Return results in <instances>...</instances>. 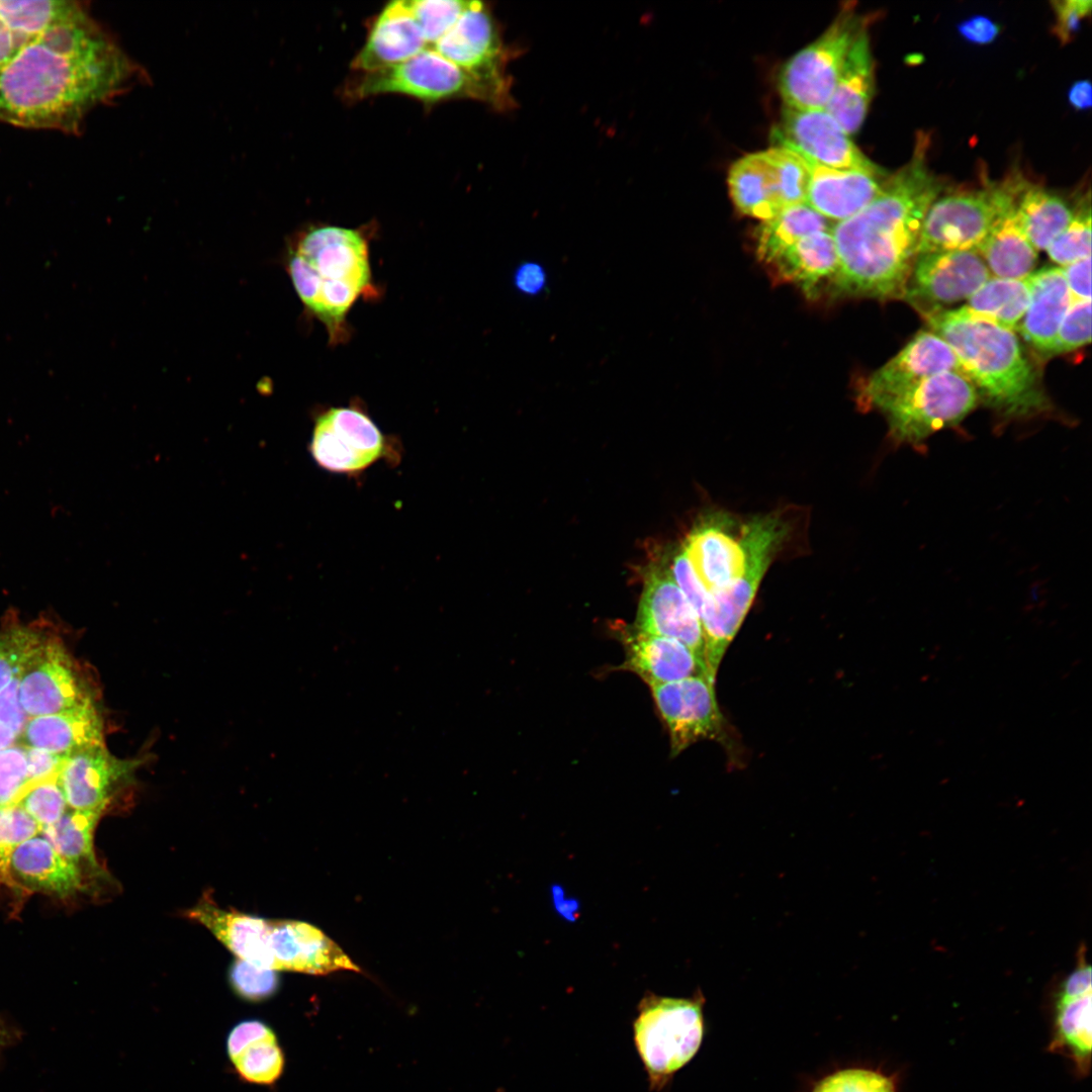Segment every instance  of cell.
<instances>
[{
	"mask_svg": "<svg viewBox=\"0 0 1092 1092\" xmlns=\"http://www.w3.org/2000/svg\"><path fill=\"white\" fill-rule=\"evenodd\" d=\"M1091 992V968L1085 962L1084 953H1080L1078 967L1064 980L1060 995L1076 996Z\"/></svg>",
	"mask_w": 1092,
	"mask_h": 1092,
	"instance_id": "obj_57",
	"label": "cell"
},
{
	"mask_svg": "<svg viewBox=\"0 0 1092 1092\" xmlns=\"http://www.w3.org/2000/svg\"><path fill=\"white\" fill-rule=\"evenodd\" d=\"M1055 12L1053 32L1062 43H1067L1079 31L1081 23L1091 13L1090 0H1059L1052 2Z\"/></svg>",
	"mask_w": 1092,
	"mask_h": 1092,
	"instance_id": "obj_49",
	"label": "cell"
},
{
	"mask_svg": "<svg viewBox=\"0 0 1092 1092\" xmlns=\"http://www.w3.org/2000/svg\"><path fill=\"white\" fill-rule=\"evenodd\" d=\"M715 679L707 675L651 687L656 707L670 737L671 756L704 739H721L724 718L719 709Z\"/></svg>",
	"mask_w": 1092,
	"mask_h": 1092,
	"instance_id": "obj_16",
	"label": "cell"
},
{
	"mask_svg": "<svg viewBox=\"0 0 1092 1092\" xmlns=\"http://www.w3.org/2000/svg\"><path fill=\"white\" fill-rule=\"evenodd\" d=\"M16 1038V1031L0 1019V1054Z\"/></svg>",
	"mask_w": 1092,
	"mask_h": 1092,
	"instance_id": "obj_60",
	"label": "cell"
},
{
	"mask_svg": "<svg viewBox=\"0 0 1092 1092\" xmlns=\"http://www.w3.org/2000/svg\"><path fill=\"white\" fill-rule=\"evenodd\" d=\"M104 810H67L56 823L42 828L40 834L61 855L78 867L81 862H87L97 868L93 837Z\"/></svg>",
	"mask_w": 1092,
	"mask_h": 1092,
	"instance_id": "obj_36",
	"label": "cell"
},
{
	"mask_svg": "<svg viewBox=\"0 0 1092 1092\" xmlns=\"http://www.w3.org/2000/svg\"><path fill=\"white\" fill-rule=\"evenodd\" d=\"M769 563L758 564L726 586L709 594L699 613L705 660L713 677L727 647L738 632Z\"/></svg>",
	"mask_w": 1092,
	"mask_h": 1092,
	"instance_id": "obj_22",
	"label": "cell"
},
{
	"mask_svg": "<svg viewBox=\"0 0 1092 1092\" xmlns=\"http://www.w3.org/2000/svg\"><path fill=\"white\" fill-rule=\"evenodd\" d=\"M28 41L16 35L0 18V69H2L15 54Z\"/></svg>",
	"mask_w": 1092,
	"mask_h": 1092,
	"instance_id": "obj_58",
	"label": "cell"
},
{
	"mask_svg": "<svg viewBox=\"0 0 1092 1092\" xmlns=\"http://www.w3.org/2000/svg\"><path fill=\"white\" fill-rule=\"evenodd\" d=\"M24 748L28 788L46 781L57 780L60 778L61 771L69 756L33 747L24 746Z\"/></svg>",
	"mask_w": 1092,
	"mask_h": 1092,
	"instance_id": "obj_51",
	"label": "cell"
},
{
	"mask_svg": "<svg viewBox=\"0 0 1092 1092\" xmlns=\"http://www.w3.org/2000/svg\"><path fill=\"white\" fill-rule=\"evenodd\" d=\"M812 1092H895L893 1081L876 1071L845 1069L822 1079Z\"/></svg>",
	"mask_w": 1092,
	"mask_h": 1092,
	"instance_id": "obj_45",
	"label": "cell"
},
{
	"mask_svg": "<svg viewBox=\"0 0 1092 1092\" xmlns=\"http://www.w3.org/2000/svg\"><path fill=\"white\" fill-rule=\"evenodd\" d=\"M1050 258L1059 265L1091 257L1090 195L1079 200L1072 220L1046 248Z\"/></svg>",
	"mask_w": 1092,
	"mask_h": 1092,
	"instance_id": "obj_39",
	"label": "cell"
},
{
	"mask_svg": "<svg viewBox=\"0 0 1092 1092\" xmlns=\"http://www.w3.org/2000/svg\"><path fill=\"white\" fill-rule=\"evenodd\" d=\"M635 628L648 634L677 639L705 659L700 617L668 569L653 567L647 573Z\"/></svg>",
	"mask_w": 1092,
	"mask_h": 1092,
	"instance_id": "obj_20",
	"label": "cell"
},
{
	"mask_svg": "<svg viewBox=\"0 0 1092 1092\" xmlns=\"http://www.w3.org/2000/svg\"><path fill=\"white\" fill-rule=\"evenodd\" d=\"M832 225L806 203L790 206L776 216L761 221L755 233L756 255L767 265L799 239L816 232L831 230Z\"/></svg>",
	"mask_w": 1092,
	"mask_h": 1092,
	"instance_id": "obj_35",
	"label": "cell"
},
{
	"mask_svg": "<svg viewBox=\"0 0 1092 1092\" xmlns=\"http://www.w3.org/2000/svg\"><path fill=\"white\" fill-rule=\"evenodd\" d=\"M863 27L866 22L848 4L817 39L794 55L784 65L778 78L779 92L785 106L805 110L825 109L849 48Z\"/></svg>",
	"mask_w": 1092,
	"mask_h": 1092,
	"instance_id": "obj_10",
	"label": "cell"
},
{
	"mask_svg": "<svg viewBox=\"0 0 1092 1092\" xmlns=\"http://www.w3.org/2000/svg\"><path fill=\"white\" fill-rule=\"evenodd\" d=\"M24 746L67 755L103 745V722L93 702L53 715L29 718L21 733Z\"/></svg>",
	"mask_w": 1092,
	"mask_h": 1092,
	"instance_id": "obj_29",
	"label": "cell"
},
{
	"mask_svg": "<svg viewBox=\"0 0 1092 1092\" xmlns=\"http://www.w3.org/2000/svg\"><path fill=\"white\" fill-rule=\"evenodd\" d=\"M976 251L998 278H1025L1037 261V251L1025 236L1015 206L997 221Z\"/></svg>",
	"mask_w": 1092,
	"mask_h": 1092,
	"instance_id": "obj_32",
	"label": "cell"
},
{
	"mask_svg": "<svg viewBox=\"0 0 1092 1092\" xmlns=\"http://www.w3.org/2000/svg\"><path fill=\"white\" fill-rule=\"evenodd\" d=\"M547 281L545 268L535 261H525L519 264L513 274V284L516 290L526 296H536L542 293L546 288Z\"/></svg>",
	"mask_w": 1092,
	"mask_h": 1092,
	"instance_id": "obj_54",
	"label": "cell"
},
{
	"mask_svg": "<svg viewBox=\"0 0 1092 1092\" xmlns=\"http://www.w3.org/2000/svg\"><path fill=\"white\" fill-rule=\"evenodd\" d=\"M1091 341V300H1073L1055 342L1053 356L1071 353Z\"/></svg>",
	"mask_w": 1092,
	"mask_h": 1092,
	"instance_id": "obj_46",
	"label": "cell"
},
{
	"mask_svg": "<svg viewBox=\"0 0 1092 1092\" xmlns=\"http://www.w3.org/2000/svg\"><path fill=\"white\" fill-rule=\"evenodd\" d=\"M8 868L32 888L59 897L71 896L83 886L80 868L61 855L41 834L16 845Z\"/></svg>",
	"mask_w": 1092,
	"mask_h": 1092,
	"instance_id": "obj_31",
	"label": "cell"
},
{
	"mask_svg": "<svg viewBox=\"0 0 1092 1092\" xmlns=\"http://www.w3.org/2000/svg\"><path fill=\"white\" fill-rule=\"evenodd\" d=\"M384 449V436L357 406L331 407L315 419L309 452L326 470L358 473L379 460Z\"/></svg>",
	"mask_w": 1092,
	"mask_h": 1092,
	"instance_id": "obj_14",
	"label": "cell"
},
{
	"mask_svg": "<svg viewBox=\"0 0 1092 1092\" xmlns=\"http://www.w3.org/2000/svg\"><path fill=\"white\" fill-rule=\"evenodd\" d=\"M144 78L80 4L0 69V119L75 132L93 108Z\"/></svg>",
	"mask_w": 1092,
	"mask_h": 1092,
	"instance_id": "obj_1",
	"label": "cell"
},
{
	"mask_svg": "<svg viewBox=\"0 0 1092 1092\" xmlns=\"http://www.w3.org/2000/svg\"><path fill=\"white\" fill-rule=\"evenodd\" d=\"M770 141L774 147L792 150L828 168L883 176V171L824 109L784 106L779 122L771 129Z\"/></svg>",
	"mask_w": 1092,
	"mask_h": 1092,
	"instance_id": "obj_15",
	"label": "cell"
},
{
	"mask_svg": "<svg viewBox=\"0 0 1092 1092\" xmlns=\"http://www.w3.org/2000/svg\"><path fill=\"white\" fill-rule=\"evenodd\" d=\"M809 175L800 155L771 147L743 156L728 172L730 197L742 214L767 220L785 208L805 203Z\"/></svg>",
	"mask_w": 1092,
	"mask_h": 1092,
	"instance_id": "obj_11",
	"label": "cell"
},
{
	"mask_svg": "<svg viewBox=\"0 0 1092 1092\" xmlns=\"http://www.w3.org/2000/svg\"><path fill=\"white\" fill-rule=\"evenodd\" d=\"M973 383L961 372L928 377L881 406L897 445L922 447L935 433L960 425L978 405Z\"/></svg>",
	"mask_w": 1092,
	"mask_h": 1092,
	"instance_id": "obj_8",
	"label": "cell"
},
{
	"mask_svg": "<svg viewBox=\"0 0 1092 1092\" xmlns=\"http://www.w3.org/2000/svg\"><path fill=\"white\" fill-rule=\"evenodd\" d=\"M186 916L207 928L238 960L277 972L269 943L271 921L222 909L210 897H203Z\"/></svg>",
	"mask_w": 1092,
	"mask_h": 1092,
	"instance_id": "obj_26",
	"label": "cell"
},
{
	"mask_svg": "<svg viewBox=\"0 0 1092 1092\" xmlns=\"http://www.w3.org/2000/svg\"><path fill=\"white\" fill-rule=\"evenodd\" d=\"M272 1029L264 1022L257 1019L244 1020L238 1023L230 1031L226 1049L231 1060L238 1057L251 1044L269 1038H275Z\"/></svg>",
	"mask_w": 1092,
	"mask_h": 1092,
	"instance_id": "obj_52",
	"label": "cell"
},
{
	"mask_svg": "<svg viewBox=\"0 0 1092 1092\" xmlns=\"http://www.w3.org/2000/svg\"><path fill=\"white\" fill-rule=\"evenodd\" d=\"M28 788L24 746L0 749V809L18 805Z\"/></svg>",
	"mask_w": 1092,
	"mask_h": 1092,
	"instance_id": "obj_44",
	"label": "cell"
},
{
	"mask_svg": "<svg viewBox=\"0 0 1092 1092\" xmlns=\"http://www.w3.org/2000/svg\"><path fill=\"white\" fill-rule=\"evenodd\" d=\"M428 49L488 88L504 108L511 107L510 81L505 70L508 56L497 24L485 3L468 1L453 26Z\"/></svg>",
	"mask_w": 1092,
	"mask_h": 1092,
	"instance_id": "obj_12",
	"label": "cell"
},
{
	"mask_svg": "<svg viewBox=\"0 0 1092 1092\" xmlns=\"http://www.w3.org/2000/svg\"><path fill=\"white\" fill-rule=\"evenodd\" d=\"M229 977L235 992L250 1001L266 999L278 987L276 971L261 969L238 959L232 965Z\"/></svg>",
	"mask_w": 1092,
	"mask_h": 1092,
	"instance_id": "obj_47",
	"label": "cell"
},
{
	"mask_svg": "<svg viewBox=\"0 0 1092 1092\" xmlns=\"http://www.w3.org/2000/svg\"><path fill=\"white\" fill-rule=\"evenodd\" d=\"M703 996L649 994L638 1005L634 1042L651 1090H661L697 1054L704 1035Z\"/></svg>",
	"mask_w": 1092,
	"mask_h": 1092,
	"instance_id": "obj_6",
	"label": "cell"
},
{
	"mask_svg": "<svg viewBox=\"0 0 1092 1092\" xmlns=\"http://www.w3.org/2000/svg\"><path fill=\"white\" fill-rule=\"evenodd\" d=\"M1026 183L1013 174L982 188L940 194L926 212L917 254L977 250L997 221L1015 206Z\"/></svg>",
	"mask_w": 1092,
	"mask_h": 1092,
	"instance_id": "obj_7",
	"label": "cell"
},
{
	"mask_svg": "<svg viewBox=\"0 0 1092 1092\" xmlns=\"http://www.w3.org/2000/svg\"><path fill=\"white\" fill-rule=\"evenodd\" d=\"M798 155L809 175L805 203L829 221L838 222L853 216L882 192L883 176L836 170Z\"/></svg>",
	"mask_w": 1092,
	"mask_h": 1092,
	"instance_id": "obj_25",
	"label": "cell"
},
{
	"mask_svg": "<svg viewBox=\"0 0 1092 1092\" xmlns=\"http://www.w3.org/2000/svg\"><path fill=\"white\" fill-rule=\"evenodd\" d=\"M1029 301L1030 289L1027 277H994L988 279L973 293L965 306L974 313L1015 332Z\"/></svg>",
	"mask_w": 1092,
	"mask_h": 1092,
	"instance_id": "obj_34",
	"label": "cell"
},
{
	"mask_svg": "<svg viewBox=\"0 0 1092 1092\" xmlns=\"http://www.w3.org/2000/svg\"><path fill=\"white\" fill-rule=\"evenodd\" d=\"M1073 208L1059 194L1042 186L1026 183L1015 202V213L1036 251L1046 250L1074 216Z\"/></svg>",
	"mask_w": 1092,
	"mask_h": 1092,
	"instance_id": "obj_33",
	"label": "cell"
},
{
	"mask_svg": "<svg viewBox=\"0 0 1092 1092\" xmlns=\"http://www.w3.org/2000/svg\"><path fill=\"white\" fill-rule=\"evenodd\" d=\"M1073 300H1091V257L1062 268Z\"/></svg>",
	"mask_w": 1092,
	"mask_h": 1092,
	"instance_id": "obj_56",
	"label": "cell"
},
{
	"mask_svg": "<svg viewBox=\"0 0 1092 1092\" xmlns=\"http://www.w3.org/2000/svg\"><path fill=\"white\" fill-rule=\"evenodd\" d=\"M270 948L277 971L323 975L357 966L331 938L301 921H271Z\"/></svg>",
	"mask_w": 1092,
	"mask_h": 1092,
	"instance_id": "obj_24",
	"label": "cell"
},
{
	"mask_svg": "<svg viewBox=\"0 0 1092 1092\" xmlns=\"http://www.w3.org/2000/svg\"><path fill=\"white\" fill-rule=\"evenodd\" d=\"M41 640L30 631H13L0 636V692L17 678Z\"/></svg>",
	"mask_w": 1092,
	"mask_h": 1092,
	"instance_id": "obj_43",
	"label": "cell"
},
{
	"mask_svg": "<svg viewBox=\"0 0 1092 1092\" xmlns=\"http://www.w3.org/2000/svg\"><path fill=\"white\" fill-rule=\"evenodd\" d=\"M237 1073L255 1084H271L281 1074L283 1055L276 1037L257 1041L232 1060Z\"/></svg>",
	"mask_w": 1092,
	"mask_h": 1092,
	"instance_id": "obj_40",
	"label": "cell"
},
{
	"mask_svg": "<svg viewBox=\"0 0 1092 1092\" xmlns=\"http://www.w3.org/2000/svg\"><path fill=\"white\" fill-rule=\"evenodd\" d=\"M874 59L863 27L853 39L834 91L825 107L847 134L861 126L875 89Z\"/></svg>",
	"mask_w": 1092,
	"mask_h": 1092,
	"instance_id": "obj_28",
	"label": "cell"
},
{
	"mask_svg": "<svg viewBox=\"0 0 1092 1092\" xmlns=\"http://www.w3.org/2000/svg\"><path fill=\"white\" fill-rule=\"evenodd\" d=\"M956 354L961 372L979 400L1004 421H1025L1053 412L1037 365L1014 331L963 306L925 317Z\"/></svg>",
	"mask_w": 1092,
	"mask_h": 1092,
	"instance_id": "obj_3",
	"label": "cell"
},
{
	"mask_svg": "<svg viewBox=\"0 0 1092 1092\" xmlns=\"http://www.w3.org/2000/svg\"><path fill=\"white\" fill-rule=\"evenodd\" d=\"M838 265L831 230L807 235L783 250L766 266L782 281L799 287L808 297L830 284Z\"/></svg>",
	"mask_w": 1092,
	"mask_h": 1092,
	"instance_id": "obj_30",
	"label": "cell"
},
{
	"mask_svg": "<svg viewBox=\"0 0 1092 1092\" xmlns=\"http://www.w3.org/2000/svg\"><path fill=\"white\" fill-rule=\"evenodd\" d=\"M670 574L699 615L708 595L697 577L682 547L672 557Z\"/></svg>",
	"mask_w": 1092,
	"mask_h": 1092,
	"instance_id": "obj_50",
	"label": "cell"
},
{
	"mask_svg": "<svg viewBox=\"0 0 1092 1092\" xmlns=\"http://www.w3.org/2000/svg\"><path fill=\"white\" fill-rule=\"evenodd\" d=\"M1091 90V84L1088 80L1074 82L1068 91L1069 104L1078 111L1090 108L1092 104Z\"/></svg>",
	"mask_w": 1092,
	"mask_h": 1092,
	"instance_id": "obj_59",
	"label": "cell"
},
{
	"mask_svg": "<svg viewBox=\"0 0 1092 1092\" xmlns=\"http://www.w3.org/2000/svg\"><path fill=\"white\" fill-rule=\"evenodd\" d=\"M37 834L40 828L20 806L0 809V869L8 868L16 845Z\"/></svg>",
	"mask_w": 1092,
	"mask_h": 1092,
	"instance_id": "obj_48",
	"label": "cell"
},
{
	"mask_svg": "<svg viewBox=\"0 0 1092 1092\" xmlns=\"http://www.w3.org/2000/svg\"><path fill=\"white\" fill-rule=\"evenodd\" d=\"M959 34L974 44H988L1000 33L999 25L988 16L975 15L963 20L958 25Z\"/></svg>",
	"mask_w": 1092,
	"mask_h": 1092,
	"instance_id": "obj_55",
	"label": "cell"
},
{
	"mask_svg": "<svg viewBox=\"0 0 1092 1092\" xmlns=\"http://www.w3.org/2000/svg\"><path fill=\"white\" fill-rule=\"evenodd\" d=\"M407 4L421 27L428 49L453 26L468 1L407 0Z\"/></svg>",
	"mask_w": 1092,
	"mask_h": 1092,
	"instance_id": "obj_41",
	"label": "cell"
},
{
	"mask_svg": "<svg viewBox=\"0 0 1092 1092\" xmlns=\"http://www.w3.org/2000/svg\"><path fill=\"white\" fill-rule=\"evenodd\" d=\"M19 701L27 717L64 713L93 702L63 647L39 645L19 675Z\"/></svg>",
	"mask_w": 1092,
	"mask_h": 1092,
	"instance_id": "obj_18",
	"label": "cell"
},
{
	"mask_svg": "<svg viewBox=\"0 0 1092 1092\" xmlns=\"http://www.w3.org/2000/svg\"><path fill=\"white\" fill-rule=\"evenodd\" d=\"M928 148L921 132L910 161L885 179L880 195L832 225L838 265L829 290L836 297L903 299L926 212L943 189Z\"/></svg>",
	"mask_w": 1092,
	"mask_h": 1092,
	"instance_id": "obj_2",
	"label": "cell"
},
{
	"mask_svg": "<svg viewBox=\"0 0 1092 1092\" xmlns=\"http://www.w3.org/2000/svg\"><path fill=\"white\" fill-rule=\"evenodd\" d=\"M391 93L426 103L469 98L504 109L488 88L432 49L393 67L360 74L346 88L347 97L354 100Z\"/></svg>",
	"mask_w": 1092,
	"mask_h": 1092,
	"instance_id": "obj_9",
	"label": "cell"
},
{
	"mask_svg": "<svg viewBox=\"0 0 1092 1092\" xmlns=\"http://www.w3.org/2000/svg\"><path fill=\"white\" fill-rule=\"evenodd\" d=\"M287 269L299 299L335 344L348 338L347 315L356 301L376 293L368 239L359 229H307L291 245Z\"/></svg>",
	"mask_w": 1092,
	"mask_h": 1092,
	"instance_id": "obj_4",
	"label": "cell"
},
{
	"mask_svg": "<svg viewBox=\"0 0 1092 1092\" xmlns=\"http://www.w3.org/2000/svg\"><path fill=\"white\" fill-rule=\"evenodd\" d=\"M787 532L778 516L739 524L727 514L712 513L694 527L682 549L709 595L758 564H770Z\"/></svg>",
	"mask_w": 1092,
	"mask_h": 1092,
	"instance_id": "obj_5",
	"label": "cell"
},
{
	"mask_svg": "<svg viewBox=\"0 0 1092 1092\" xmlns=\"http://www.w3.org/2000/svg\"><path fill=\"white\" fill-rule=\"evenodd\" d=\"M620 638L625 649L621 668L636 673L650 688L692 676L707 675L715 679L705 659L677 639L648 634L635 627L623 630Z\"/></svg>",
	"mask_w": 1092,
	"mask_h": 1092,
	"instance_id": "obj_21",
	"label": "cell"
},
{
	"mask_svg": "<svg viewBox=\"0 0 1092 1092\" xmlns=\"http://www.w3.org/2000/svg\"><path fill=\"white\" fill-rule=\"evenodd\" d=\"M18 682L19 676L0 692V723L16 736L21 735L27 722V715L19 701Z\"/></svg>",
	"mask_w": 1092,
	"mask_h": 1092,
	"instance_id": "obj_53",
	"label": "cell"
},
{
	"mask_svg": "<svg viewBox=\"0 0 1092 1092\" xmlns=\"http://www.w3.org/2000/svg\"><path fill=\"white\" fill-rule=\"evenodd\" d=\"M425 49L426 40L407 0L392 1L374 19L351 67L360 74L373 73L398 65Z\"/></svg>",
	"mask_w": 1092,
	"mask_h": 1092,
	"instance_id": "obj_23",
	"label": "cell"
},
{
	"mask_svg": "<svg viewBox=\"0 0 1092 1092\" xmlns=\"http://www.w3.org/2000/svg\"><path fill=\"white\" fill-rule=\"evenodd\" d=\"M18 806L35 821L40 830L56 823L69 808L59 779L28 788Z\"/></svg>",
	"mask_w": 1092,
	"mask_h": 1092,
	"instance_id": "obj_42",
	"label": "cell"
},
{
	"mask_svg": "<svg viewBox=\"0 0 1092 1092\" xmlns=\"http://www.w3.org/2000/svg\"><path fill=\"white\" fill-rule=\"evenodd\" d=\"M990 275L976 250L920 254L913 264L903 299L925 318L968 299Z\"/></svg>",
	"mask_w": 1092,
	"mask_h": 1092,
	"instance_id": "obj_13",
	"label": "cell"
},
{
	"mask_svg": "<svg viewBox=\"0 0 1092 1092\" xmlns=\"http://www.w3.org/2000/svg\"><path fill=\"white\" fill-rule=\"evenodd\" d=\"M1027 279L1030 301L1017 331L1038 357H1052L1058 331L1073 298L1060 267L1041 268Z\"/></svg>",
	"mask_w": 1092,
	"mask_h": 1092,
	"instance_id": "obj_27",
	"label": "cell"
},
{
	"mask_svg": "<svg viewBox=\"0 0 1092 1092\" xmlns=\"http://www.w3.org/2000/svg\"><path fill=\"white\" fill-rule=\"evenodd\" d=\"M79 2L59 0H0V18L18 36L28 41L70 15Z\"/></svg>",
	"mask_w": 1092,
	"mask_h": 1092,
	"instance_id": "obj_37",
	"label": "cell"
},
{
	"mask_svg": "<svg viewBox=\"0 0 1092 1092\" xmlns=\"http://www.w3.org/2000/svg\"><path fill=\"white\" fill-rule=\"evenodd\" d=\"M946 371L961 372L956 354L935 333L920 331L864 380L858 397L866 407L878 411L924 379Z\"/></svg>",
	"mask_w": 1092,
	"mask_h": 1092,
	"instance_id": "obj_17",
	"label": "cell"
},
{
	"mask_svg": "<svg viewBox=\"0 0 1092 1092\" xmlns=\"http://www.w3.org/2000/svg\"><path fill=\"white\" fill-rule=\"evenodd\" d=\"M15 739L13 731L0 723V749L11 746Z\"/></svg>",
	"mask_w": 1092,
	"mask_h": 1092,
	"instance_id": "obj_61",
	"label": "cell"
},
{
	"mask_svg": "<svg viewBox=\"0 0 1092 1092\" xmlns=\"http://www.w3.org/2000/svg\"><path fill=\"white\" fill-rule=\"evenodd\" d=\"M146 760L117 758L104 744L71 754L59 778L69 809H106L113 791L130 785Z\"/></svg>",
	"mask_w": 1092,
	"mask_h": 1092,
	"instance_id": "obj_19",
	"label": "cell"
},
{
	"mask_svg": "<svg viewBox=\"0 0 1092 1092\" xmlns=\"http://www.w3.org/2000/svg\"><path fill=\"white\" fill-rule=\"evenodd\" d=\"M1057 1042L1065 1046L1079 1063H1089L1092 1044L1091 992L1076 996H1058L1056 1006Z\"/></svg>",
	"mask_w": 1092,
	"mask_h": 1092,
	"instance_id": "obj_38",
	"label": "cell"
}]
</instances>
